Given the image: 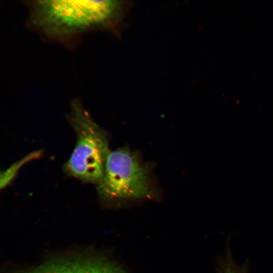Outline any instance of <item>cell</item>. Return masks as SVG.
Segmentation results:
<instances>
[{
	"instance_id": "6da1fadb",
	"label": "cell",
	"mask_w": 273,
	"mask_h": 273,
	"mask_svg": "<svg viewBox=\"0 0 273 273\" xmlns=\"http://www.w3.org/2000/svg\"><path fill=\"white\" fill-rule=\"evenodd\" d=\"M28 28L44 40L73 47L86 33L101 31L117 37L132 4L129 1H27Z\"/></svg>"
},
{
	"instance_id": "7a4b0ae2",
	"label": "cell",
	"mask_w": 273,
	"mask_h": 273,
	"mask_svg": "<svg viewBox=\"0 0 273 273\" xmlns=\"http://www.w3.org/2000/svg\"><path fill=\"white\" fill-rule=\"evenodd\" d=\"M69 118L77 141L64 170L68 175L83 181L98 184L109 152L107 138L78 99L71 101Z\"/></svg>"
},
{
	"instance_id": "3957f363",
	"label": "cell",
	"mask_w": 273,
	"mask_h": 273,
	"mask_svg": "<svg viewBox=\"0 0 273 273\" xmlns=\"http://www.w3.org/2000/svg\"><path fill=\"white\" fill-rule=\"evenodd\" d=\"M97 185L98 194L104 199L142 198L151 194L147 168L136 154L125 147L109 152Z\"/></svg>"
},
{
	"instance_id": "277c9868",
	"label": "cell",
	"mask_w": 273,
	"mask_h": 273,
	"mask_svg": "<svg viewBox=\"0 0 273 273\" xmlns=\"http://www.w3.org/2000/svg\"><path fill=\"white\" fill-rule=\"evenodd\" d=\"M31 273H122L116 267L101 260H76L56 262L44 265Z\"/></svg>"
},
{
	"instance_id": "5b68a950",
	"label": "cell",
	"mask_w": 273,
	"mask_h": 273,
	"mask_svg": "<svg viewBox=\"0 0 273 273\" xmlns=\"http://www.w3.org/2000/svg\"><path fill=\"white\" fill-rule=\"evenodd\" d=\"M41 154L40 151L33 152L29 154L19 161L14 163L4 173L1 174V187H5L14 178L19 169L28 161L36 158L39 157Z\"/></svg>"
},
{
	"instance_id": "8992f818",
	"label": "cell",
	"mask_w": 273,
	"mask_h": 273,
	"mask_svg": "<svg viewBox=\"0 0 273 273\" xmlns=\"http://www.w3.org/2000/svg\"><path fill=\"white\" fill-rule=\"evenodd\" d=\"M221 273H244L243 271L239 270L238 268L235 267L229 263L222 267Z\"/></svg>"
}]
</instances>
